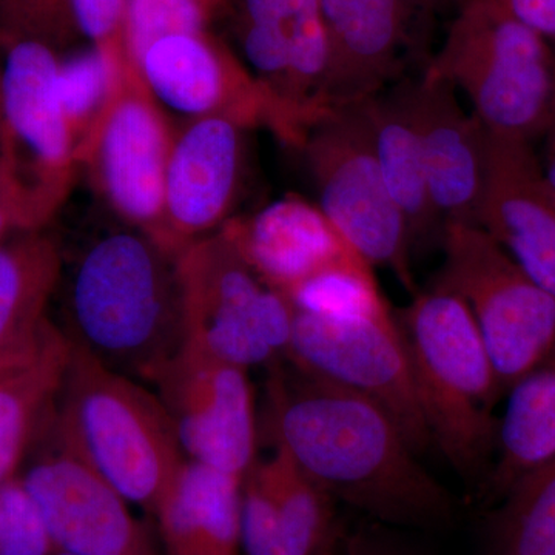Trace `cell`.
<instances>
[{
    "label": "cell",
    "instance_id": "1",
    "mask_svg": "<svg viewBox=\"0 0 555 555\" xmlns=\"http://www.w3.org/2000/svg\"><path fill=\"white\" fill-rule=\"evenodd\" d=\"M269 430L332 500L387 524L441 528L451 521L447 489L423 467L418 452L385 408L297 369L272 364Z\"/></svg>",
    "mask_w": 555,
    "mask_h": 555
},
{
    "label": "cell",
    "instance_id": "2",
    "mask_svg": "<svg viewBox=\"0 0 555 555\" xmlns=\"http://www.w3.org/2000/svg\"><path fill=\"white\" fill-rule=\"evenodd\" d=\"M178 255L119 221L91 238L61 280L69 341L152 385L185 341Z\"/></svg>",
    "mask_w": 555,
    "mask_h": 555
},
{
    "label": "cell",
    "instance_id": "3",
    "mask_svg": "<svg viewBox=\"0 0 555 555\" xmlns=\"http://www.w3.org/2000/svg\"><path fill=\"white\" fill-rule=\"evenodd\" d=\"M430 440L463 476L495 447L494 406L503 396L469 309L434 284L397 318Z\"/></svg>",
    "mask_w": 555,
    "mask_h": 555
},
{
    "label": "cell",
    "instance_id": "4",
    "mask_svg": "<svg viewBox=\"0 0 555 555\" xmlns=\"http://www.w3.org/2000/svg\"><path fill=\"white\" fill-rule=\"evenodd\" d=\"M69 346L57 426L120 494L155 514L188 460L169 412L138 379Z\"/></svg>",
    "mask_w": 555,
    "mask_h": 555
},
{
    "label": "cell",
    "instance_id": "5",
    "mask_svg": "<svg viewBox=\"0 0 555 555\" xmlns=\"http://www.w3.org/2000/svg\"><path fill=\"white\" fill-rule=\"evenodd\" d=\"M426 69L462 91L495 137L532 144L555 127L553 50L495 0H469L456 11Z\"/></svg>",
    "mask_w": 555,
    "mask_h": 555
},
{
    "label": "cell",
    "instance_id": "6",
    "mask_svg": "<svg viewBox=\"0 0 555 555\" xmlns=\"http://www.w3.org/2000/svg\"><path fill=\"white\" fill-rule=\"evenodd\" d=\"M299 152L328 221L372 268L392 270L415 294L406 221L387 190L363 104L328 109Z\"/></svg>",
    "mask_w": 555,
    "mask_h": 555
},
{
    "label": "cell",
    "instance_id": "7",
    "mask_svg": "<svg viewBox=\"0 0 555 555\" xmlns=\"http://www.w3.org/2000/svg\"><path fill=\"white\" fill-rule=\"evenodd\" d=\"M441 246L436 284L469 309L506 396L555 345V297L478 225L449 222Z\"/></svg>",
    "mask_w": 555,
    "mask_h": 555
},
{
    "label": "cell",
    "instance_id": "8",
    "mask_svg": "<svg viewBox=\"0 0 555 555\" xmlns=\"http://www.w3.org/2000/svg\"><path fill=\"white\" fill-rule=\"evenodd\" d=\"M185 341L244 369L284 357L294 306L241 258L221 233L178 255Z\"/></svg>",
    "mask_w": 555,
    "mask_h": 555
},
{
    "label": "cell",
    "instance_id": "9",
    "mask_svg": "<svg viewBox=\"0 0 555 555\" xmlns=\"http://www.w3.org/2000/svg\"><path fill=\"white\" fill-rule=\"evenodd\" d=\"M284 357L302 374L353 390L385 408L418 454L433 444L403 334L389 306L350 312L294 308Z\"/></svg>",
    "mask_w": 555,
    "mask_h": 555
},
{
    "label": "cell",
    "instance_id": "10",
    "mask_svg": "<svg viewBox=\"0 0 555 555\" xmlns=\"http://www.w3.org/2000/svg\"><path fill=\"white\" fill-rule=\"evenodd\" d=\"M177 126L155 100L137 65L120 73L118 87L78 150L98 198L116 221L160 244L167 164Z\"/></svg>",
    "mask_w": 555,
    "mask_h": 555
},
{
    "label": "cell",
    "instance_id": "11",
    "mask_svg": "<svg viewBox=\"0 0 555 555\" xmlns=\"http://www.w3.org/2000/svg\"><path fill=\"white\" fill-rule=\"evenodd\" d=\"M39 440L46 447L21 478L56 551L159 555L149 529L131 514L129 500L62 433L54 412Z\"/></svg>",
    "mask_w": 555,
    "mask_h": 555
},
{
    "label": "cell",
    "instance_id": "12",
    "mask_svg": "<svg viewBox=\"0 0 555 555\" xmlns=\"http://www.w3.org/2000/svg\"><path fill=\"white\" fill-rule=\"evenodd\" d=\"M2 109L11 167L47 222L67 201L79 173L76 141L62 107L60 49L33 38L0 40Z\"/></svg>",
    "mask_w": 555,
    "mask_h": 555
},
{
    "label": "cell",
    "instance_id": "13",
    "mask_svg": "<svg viewBox=\"0 0 555 555\" xmlns=\"http://www.w3.org/2000/svg\"><path fill=\"white\" fill-rule=\"evenodd\" d=\"M134 65L155 100L182 120L225 118L248 130L264 127L287 147L298 149L276 102L240 54L211 30L153 40Z\"/></svg>",
    "mask_w": 555,
    "mask_h": 555
},
{
    "label": "cell",
    "instance_id": "14",
    "mask_svg": "<svg viewBox=\"0 0 555 555\" xmlns=\"http://www.w3.org/2000/svg\"><path fill=\"white\" fill-rule=\"evenodd\" d=\"M185 459L244 478L257 462L258 426L247 369L184 343L152 383Z\"/></svg>",
    "mask_w": 555,
    "mask_h": 555
},
{
    "label": "cell",
    "instance_id": "15",
    "mask_svg": "<svg viewBox=\"0 0 555 555\" xmlns=\"http://www.w3.org/2000/svg\"><path fill=\"white\" fill-rule=\"evenodd\" d=\"M233 35L251 75L283 112L298 150L328 104V43L318 0H230Z\"/></svg>",
    "mask_w": 555,
    "mask_h": 555
},
{
    "label": "cell",
    "instance_id": "16",
    "mask_svg": "<svg viewBox=\"0 0 555 555\" xmlns=\"http://www.w3.org/2000/svg\"><path fill=\"white\" fill-rule=\"evenodd\" d=\"M247 131L225 118L178 124L167 164L160 246L181 254L233 218L246 177Z\"/></svg>",
    "mask_w": 555,
    "mask_h": 555
},
{
    "label": "cell",
    "instance_id": "17",
    "mask_svg": "<svg viewBox=\"0 0 555 555\" xmlns=\"http://www.w3.org/2000/svg\"><path fill=\"white\" fill-rule=\"evenodd\" d=\"M218 232L288 301L328 278L374 273L321 208L298 195L230 218Z\"/></svg>",
    "mask_w": 555,
    "mask_h": 555
},
{
    "label": "cell",
    "instance_id": "18",
    "mask_svg": "<svg viewBox=\"0 0 555 555\" xmlns=\"http://www.w3.org/2000/svg\"><path fill=\"white\" fill-rule=\"evenodd\" d=\"M476 225L555 297V196L532 144L486 131Z\"/></svg>",
    "mask_w": 555,
    "mask_h": 555
},
{
    "label": "cell",
    "instance_id": "19",
    "mask_svg": "<svg viewBox=\"0 0 555 555\" xmlns=\"http://www.w3.org/2000/svg\"><path fill=\"white\" fill-rule=\"evenodd\" d=\"M328 43V104H358L396 82L420 24L409 0H318Z\"/></svg>",
    "mask_w": 555,
    "mask_h": 555
},
{
    "label": "cell",
    "instance_id": "20",
    "mask_svg": "<svg viewBox=\"0 0 555 555\" xmlns=\"http://www.w3.org/2000/svg\"><path fill=\"white\" fill-rule=\"evenodd\" d=\"M414 112L427 189L449 222L476 225L486 177V131L455 87L425 68L414 79Z\"/></svg>",
    "mask_w": 555,
    "mask_h": 555
},
{
    "label": "cell",
    "instance_id": "21",
    "mask_svg": "<svg viewBox=\"0 0 555 555\" xmlns=\"http://www.w3.org/2000/svg\"><path fill=\"white\" fill-rule=\"evenodd\" d=\"M361 104L387 190L406 221L412 250L441 241L444 222L430 199L416 131L414 79L397 80Z\"/></svg>",
    "mask_w": 555,
    "mask_h": 555
},
{
    "label": "cell",
    "instance_id": "22",
    "mask_svg": "<svg viewBox=\"0 0 555 555\" xmlns=\"http://www.w3.org/2000/svg\"><path fill=\"white\" fill-rule=\"evenodd\" d=\"M243 478L185 460L153 516L166 555H241Z\"/></svg>",
    "mask_w": 555,
    "mask_h": 555
},
{
    "label": "cell",
    "instance_id": "23",
    "mask_svg": "<svg viewBox=\"0 0 555 555\" xmlns=\"http://www.w3.org/2000/svg\"><path fill=\"white\" fill-rule=\"evenodd\" d=\"M69 352L67 335L50 321L35 356L0 378V485L17 477L56 409Z\"/></svg>",
    "mask_w": 555,
    "mask_h": 555
},
{
    "label": "cell",
    "instance_id": "24",
    "mask_svg": "<svg viewBox=\"0 0 555 555\" xmlns=\"http://www.w3.org/2000/svg\"><path fill=\"white\" fill-rule=\"evenodd\" d=\"M506 396L488 481V494L496 502L518 478L555 456V345Z\"/></svg>",
    "mask_w": 555,
    "mask_h": 555
},
{
    "label": "cell",
    "instance_id": "25",
    "mask_svg": "<svg viewBox=\"0 0 555 555\" xmlns=\"http://www.w3.org/2000/svg\"><path fill=\"white\" fill-rule=\"evenodd\" d=\"M64 272L60 244L46 230L0 243V350L35 337Z\"/></svg>",
    "mask_w": 555,
    "mask_h": 555
},
{
    "label": "cell",
    "instance_id": "26",
    "mask_svg": "<svg viewBox=\"0 0 555 555\" xmlns=\"http://www.w3.org/2000/svg\"><path fill=\"white\" fill-rule=\"evenodd\" d=\"M483 555H555V456L499 500Z\"/></svg>",
    "mask_w": 555,
    "mask_h": 555
},
{
    "label": "cell",
    "instance_id": "27",
    "mask_svg": "<svg viewBox=\"0 0 555 555\" xmlns=\"http://www.w3.org/2000/svg\"><path fill=\"white\" fill-rule=\"evenodd\" d=\"M129 65L134 64H116L94 49L61 61V101L75 137L76 155L80 144L108 107L118 87L120 73Z\"/></svg>",
    "mask_w": 555,
    "mask_h": 555
},
{
    "label": "cell",
    "instance_id": "28",
    "mask_svg": "<svg viewBox=\"0 0 555 555\" xmlns=\"http://www.w3.org/2000/svg\"><path fill=\"white\" fill-rule=\"evenodd\" d=\"M228 7L222 0H130L127 42L137 62L153 40L182 31L210 30Z\"/></svg>",
    "mask_w": 555,
    "mask_h": 555
},
{
    "label": "cell",
    "instance_id": "29",
    "mask_svg": "<svg viewBox=\"0 0 555 555\" xmlns=\"http://www.w3.org/2000/svg\"><path fill=\"white\" fill-rule=\"evenodd\" d=\"M56 547L20 476L0 485V555H54Z\"/></svg>",
    "mask_w": 555,
    "mask_h": 555
},
{
    "label": "cell",
    "instance_id": "30",
    "mask_svg": "<svg viewBox=\"0 0 555 555\" xmlns=\"http://www.w3.org/2000/svg\"><path fill=\"white\" fill-rule=\"evenodd\" d=\"M33 38L56 49L79 38L68 0H0V40Z\"/></svg>",
    "mask_w": 555,
    "mask_h": 555
},
{
    "label": "cell",
    "instance_id": "31",
    "mask_svg": "<svg viewBox=\"0 0 555 555\" xmlns=\"http://www.w3.org/2000/svg\"><path fill=\"white\" fill-rule=\"evenodd\" d=\"M79 36L116 64H134L127 42L130 0H68Z\"/></svg>",
    "mask_w": 555,
    "mask_h": 555
},
{
    "label": "cell",
    "instance_id": "32",
    "mask_svg": "<svg viewBox=\"0 0 555 555\" xmlns=\"http://www.w3.org/2000/svg\"><path fill=\"white\" fill-rule=\"evenodd\" d=\"M507 14L539 33L546 40H555V0H495Z\"/></svg>",
    "mask_w": 555,
    "mask_h": 555
},
{
    "label": "cell",
    "instance_id": "33",
    "mask_svg": "<svg viewBox=\"0 0 555 555\" xmlns=\"http://www.w3.org/2000/svg\"><path fill=\"white\" fill-rule=\"evenodd\" d=\"M0 198L9 201L14 206L27 211L40 229H46V225L49 224L40 214L30 190L22 182L16 171L11 169L10 164L2 156H0Z\"/></svg>",
    "mask_w": 555,
    "mask_h": 555
},
{
    "label": "cell",
    "instance_id": "34",
    "mask_svg": "<svg viewBox=\"0 0 555 555\" xmlns=\"http://www.w3.org/2000/svg\"><path fill=\"white\" fill-rule=\"evenodd\" d=\"M33 230L43 229L36 224L35 219L27 211L14 206L9 201L0 198V243L11 238V236L33 232Z\"/></svg>",
    "mask_w": 555,
    "mask_h": 555
},
{
    "label": "cell",
    "instance_id": "35",
    "mask_svg": "<svg viewBox=\"0 0 555 555\" xmlns=\"http://www.w3.org/2000/svg\"><path fill=\"white\" fill-rule=\"evenodd\" d=\"M49 324L50 320L47 318L46 323H43V326L40 327V331L35 337L28 339V341L21 343V345L0 350V378L5 377L13 369L21 366L28 358L35 356L36 350L39 349L40 343H42L43 335H46Z\"/></svg>",
    "mask_w": 555,
    "mask_h": 555
},
{
    "label": "cell",
    "instance_id": "36",
    "mask_svg": "<svg viewBox=\"0 0 555 555\" xmlns=\"http://www.w3.org/2000/svg\"><path fill=\"white\" fill-rule=\"evenodd\" d=\"M420 21L433 20L437 14L449 13L462 9L469 0H409Z\"/></svg>",
    "mask_w": 555,
    "mask_h": 555
},
{
    "label": "cell",
    "instance_id": "37",
    "mask_svg": "<svg viewBox=\"0 0 555 555\" xmlns=\"http://www.w3.org/2000/svg\"><path fill=\"white\" fill-rule=\"evenodd\" d=\"M543 173L551 190H553L555 196V127L550 133V142H547V150L545 156V163H542Z\"/></svg>",
    "mask_w": 555,
    "mask_h": 555
},
{
    "label": "cell",
    "instance_id": "38",
    "mask_svg": "<svg viewBox=\"0 0 555 555\" xmlns=\"http://www.w3.org/2000/svg\"><path fill=\"white\" fill-rule=\"evenodd\" d=\"M0 156L11 166V145L9 131H7L5 119L2 109V64H0ZM13 169V167H11ZM17 175V173H16Z\"/></svg>",
    "mask_w": 555,
    "mask_h": 555
},
{
    "label": "cell",
    "instance_id": "39",
    "mask_svg": "<svg viewBox=\"0 0 555 555\" xmlns=\"http://www.w3.org/2000/svg\"><path fill=\"white\" fill-rule=\"evenodd\" d=\"M347 555H401L393 553V551L382 550V547H374L363 542L350 543L347 547Z\"/></svg>",
    "mask_w": 555,
    "mask_h": 555
},
{
    "label": "cell",
    "instance_id": "40",
    "mask_svg": "<svg viewBox=\"0 0 555 555\" xmlns=\"http://www.w3.org/2000/svg\"><path fill=\"white\" fill-rule=\"evenodd\" d=\"M323 555H343L341 553H339L338 551V542H335L334 545H332L331 547H328V550L326 551V553H324ZM345 555H347V553H345Z\"/></svg>",
    "mask_w": 555,
    "mask_h": 555
},
{
    "label": "cell",
    "instance_id": "41",
    "mask_svg": "<svg viewBox=\"0 0 555 555\" xmlns=\"http://www.w3.org/2000/svg\"><path fill=\"white\" fill-rule=\"evenodd\" d=\"M54 555H72V554L60 553V551H56V553H54Z\"/></svg>",
    "mask_w": 555,
    "mask_h": 555
},
{
    "label": "cell",
    "instance_id": "42",
    "mask_svg": "<svg viewBox=\"0 0 555 555\" xmlns=\"http://www.w3.org/2000/svg\"><path fill=\"white\" fill-rule=\"evenodd\" d=\"M222 2L225 3V7H228V10H229V0H222Z\"/></svg>",
    "mask_w": 555,
    "mask_h": 555
},
{
    "label": "cell",
    "instance_id": "43",
    "mask_svg": "<svg viewBox=\"0 0 555 555\" xmlns=\"http://www.w3.org/2000/svg\"><path fill=\"white\" fill-rule=\"evenodd\" d=\"M229 3H230V0H229Z\"/></svg>",
    "mask_w": 555,
    "mask_h": 555
}]
</instances>
